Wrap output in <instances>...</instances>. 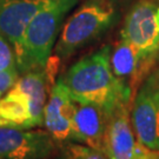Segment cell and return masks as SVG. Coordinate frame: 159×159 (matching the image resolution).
Here are the masks:
<instances>
[{
	"mask_svg": "<svg viewBox=\"0 0 159 159\" xmlns=\"http://www.w3.org/2000/svg\"><path fill=\"white\" fill-rule=\"evenodd\" d=\"M58 159H70L68 157H65V158H58Z\"/></svg>",
	"mask_w": 159,
	"mask_h": 159,
	"instance_id": "cell-18",
	"label": "cell"
},
{
	"mask_svg": "<svg viewBox=\"0 0 159 159\" xmlns=\"http://www.w3.org/2000/svg\"><path fill=\"white\" fill-rule=\"evenodd\" d=\"M118 19L113 0H89L63 25L56 44V54L67 58L104 34Z\"/></svg>",
	"mask_w": 159,
	"mask_h": 159,
	"instance_id": "cell-2",
	"label": "cell"
},
{
	"mask_svg": "<svg viewBox=\"0 0 159 159\" xmlns=\"http://www.w3.org/2000/svg\"><path fill=\"white\" fill-rule=\"evenodd\" d=\"M53 150L47 131L0 126V159H46Z\"/></svg>",
	"mask_w": 159,
	"mask_h": 159,
	"instance_id": "cell-8",
	"label": "cell"
},
{
	"mask_svg": "<svg viewBox=\"0 0 159 159\" xmlns=\"http://www.w3.org/2000/svg\"><path fill=\"white\" fill-rule=\"evenodd\" d=\"M152 159H159V153H157V152H154L153 158H152Z\"/></svg>",
	"mask_w": 159,
	"mask_h": 159,
	"instance_id": "cell-17",
	"label": "cell"
},
{
	"mask_svg": "<svg viewBox=\"0 0 159 159\" xmlns=\"http://www.w3.org/2000/svg\"><path fill=\"white\" fill-rule=\"evenodd\" d=\"M130 105H121L111 114L104 140L108 159H151V150L137 142L131 124Z\"/></svg>",
	"mask_w": 159,
	"mask_h": 159,
	"instance_id": "cell-7",
	"label": "cell"
},
{
	"mask_svg": "<svg viewBox=\"0 0 159 159\" xmlns=\"http://www.w3.org/2000/svg\"><path fill=\"white\" fill-rule=\"evenodd\" d=\"M74 112L75 100L59 78L52 87L44 110V125L54 143L72 142Z\"/></svg>",
	"mask_w": 159,
	"mask_h": 159,
	"instance_id": "cell-9",
	"label": "cell"
},
{
	"mask_svg": "<svg viewBox=\"0 0 159 159\" xmlns=\"http://www.w3.org/2000/svg\"><path fill=\"white\" fill-rule=\"evenodd\" d=\"M130 117L137 142L159 153V67L137 90Z\"/></svg>",
	"mask_w": 159,
	"mask_h": 159,
	"instance_id": "cell-4",
	"label": "cell"
},
{
	"mask_svg": "<svg viewBox=\"0 0 159 159\" xmlns=\"http://www.w3.org/2000/svg\"><path fill=\"white\" fill-rule=\"evenodd\" d=\"M19 74V71H0V98L13 87Z\"/></svg>",
	"mask_w": 159,
	"mask_h": 159,
	"instance_id": "cell-16",
	"label": "cell"
},
{
	"mask_svg": "<svg viewBox=\"0 0 159 159\" xmlns=\"http://www.w3.org/2000/svg\"><path fill=\"white\" fill-rule=\"evenodd\" d=\"M0 71H18L16 53L10 41L0 33Z\"/></svg>",
	"mask_w": 159,
	"mask_h": 159,
	"instance_id": "cell-14",
	"label": "cell"
},
{
	"mask_svg": "<svg viewBox=\"0 0 159 159\" xmlns=\"http://www.w3.org/2000/svg\"><path fill=\"white\" fill-rule=\"evenodd\" d=\"M13 87L21 91L27 97L34 126L44 125V110L53 87L46 75L45 70L38 68L23 73L21 77L18 78Z\"/></svg>",
	"mask_w": 159,
	"mask_h": 159,
	"instance_id": "cell-12",
	"label": "cell"
},
{
	"mask_svg": "<svg viewBox=\"0 0 159 159\" xmlns=\"http://www.w3.org/2000/svg\"><path fill=\"white\" fill-rule=\"evenodd\" d=\"M0 126L18 129L34 127L29 99L16 87H12L0 98Z\"/></svg>",
	"mask_w": 159,
	"mask_h": 159,
	"instance_id": "cell-13",
	"label": "cell"
},
{
	"mask_svg": "<svg viewBox=\"0 0 159 159\" xmlns=\"http://www.w3.org/2000/svg\"><path fill=\"white\" fill-rule=\"evenodd\" d=\"M66 157L70 159H108L107 156L94 148L80 144H70L66 148Z\"/></svg>",
	"mask_w": 159,
	"mask_h": 159,
	"instance_id": "cell-15",
	"label": "cell"
},
{
	"mask_svg": "<svg viewBox=\"0 0 159 159\" xmlns=\"http://www.w3.org/2000/svg\"><path fill=\"white\" fill-rule=\"evenodd\" d=\"M77 2L78 0H48L32 18L24 39L26 72L45 68L64 19Z\"/></svg>",
	"mask_w": 159,
	"mask_h": 159,
	"instance_id": "cell-3",
	"label": "cell"
},
{
	"mask_svg": "<svg viewBox=\"0 0 159 159\" xmlns=\"http://www.w3.org/2000/svg\"><path fill=\"white\" fill-rule=\"evenodd\" d=\"M120 35L134 46L148 68L159 53V4L143 0L127 13Z\"/></svg>",
	"mask_w": 159,
	"mask_h": 159,
	"instance_id": "cell-5",
	"label": "cell"
},
{
	"mask_svg": "<svg viewBox=\"0 0 159 159\" xmlns=\"http://www.w3.org/2000/svg\"><path fill=\"white\" fill-rule=\"evenodd\" d=\"M60 79L75 102L93 104L108 113L130 105L133 99L132 91L112 71L110 46L79 59Z\"/></svg>",
	"mask_w": 159,
	"mask_h": 159,
	"instance_id": "cell-1",
	"label": "cell"
},
{
	"mask_svg": "<svg viewBox=\"0 0 159 159\" xmlns=\"http://www.w3.org/2000/svg\"><path fill=\"white\" fill-rule=\"evenodd\" d=\"M48 0H0V33L12 45L19 73L26 72L24 39L29 24Z\"/></svg>",
	"mask_w": 159,
	"mask_h": 159,
	"instance_id": "cell-6",
	"label": "cell"
},
{
	"mask_svg": "<svg viewBox=\"0 0 159 159\" xmlns=\"http://www.w3.org/2000/svg\"><path fill=\"white\" fill-rule=\"evenodd\" d=\"M111 67L114 75L127 86L134 96L137 85L146 67L134 46L121 35L113 51H111Z\"/></svg>",
	"mask_w": 159,
	"mask_h": 159,
	"instance_id": "cell-11",
	"label": "cell"
},
{
	"mask_svg": "<svg viewBox=\"0 0 159 159\" xmlns=\"http://www.w3.org/2000/svg\"><path fill=\"white\" fill-rule=\"evenodd\" d=\"M112 113L93 104L75 102L72 142L104 152V140Z\"/></svg>",
	"mask_w": 159,
	"mask_h": 159,
	"instance_id": "cell-10",
	"label": "cell"
}]
</instances>
